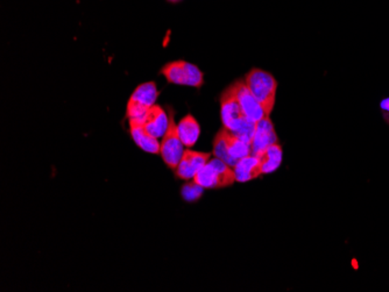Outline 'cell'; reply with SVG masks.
Here are the masks:
<instances>
[{
	"instance_id": "6da1fadb",
	"label": "cell",
	"mask_w": 389,
	"mask_h": 292,
	"mask_svg": "<svg viewBox=\"0 0 389 292\" xmlns=\"http://www.w3.org/2000/svg\"><path fill=\"white\" fill-rule=\"evenodd\" d=\"M221 119L225 128L251 145L257 123L246 117L231 85L221 93Z\"/></svg>"
},
{
	"instance_id": "7a4b0ae2",
	"label": "cell",
	"mask_w": 389,
	"mask_h": 292,
	"mask_svg": "<svg viewBox=\"0 0 389 292\" xmlns=\"http://www.w3.org/2000/svg\"><path fill=\"white\" fill-rule=\"evenodd\" d=\"M245 83L254 95L255 98L261 104L266 116L271 117L273 109L275 106L276 90L278 82L272 74L265 70L254 68L245 77Z\"/></svg>"
},
{
	"instance_id": "3957f363",
	"label": "cell",
	"mask_w": 389,
	"mask_h": 292,
	"mask_svg": "<svg viewBox=\"0 0 389 292\" xmlns=\"http://www.w3.org/2000/svg\"><path fill=\"white\" fill-rule=\"evenodd\" d=\"M193 181L204 189H221L233 186L237 181L236 172L231 165H226L219 158H214L207 162L193 177Z\"/></svg>"
},
{
	"instance_id": "277c9868",
	"label": "cell",
	"mask_w": 389,
	"mask_h": 292,
	"mask_svg": "<svg viewBox=\"0 0 389 292\" xmlns=\"http://www.w3.org/2000/svg\"><path fill=\"white\" fill-rule=\"evenodd\" d=\"M160 74L165 76L170 84L193 86L200 89L204 84V74L198 67L186 61H175L162 67Z\"/></svg>"
},
{
	"instance_id": "5b68a950",
	"label": "cell",
	"mask_w": 389,
	"mask_h": 292,
	"mask_svg": "<svg viewBox=\"0 0 389 292\" xmlns=\"http://www.w3.org/2000/svg\"><path fill=\"white\" fill-rule=\"evenodd\" d=\"M167 110H168L169 124L162 139L160 154L165 165L169 169H172V172H175L184 153V148H183L184 145L179 139L177 125L175 124V118H174V111L170 107Z\"/></svg>"
},
{
	"instance_id": "8992f818",
	"label": "cell",
	"mask_w": 389,
	"mask_h": 292,
	"mask_svg": "<svg viewBox=\"0 0 389 292\" xmlns=\"http://www.w3.org/2000/svg\"><path fill=\"white\" fill-rule=\"evenodd\" d=\"M233 89L234 95L237 97L239 103H240L243 110H244L246 117L250 120L259 123V121L267 117L265 111L262 109L261 104L259 103V100L255 98L254 95L251 92V90L248 89V86L245 83V79H238L231 84Z\"/></svg>"
},
{
	"instance_id": "52a82bcc",
	"label": "cell",
	"mask_w": 389,
	"mask_h": 292,
	"mask_svg": "<svg viewBox=\"0 0 389 292\" xmlns=\"http://www.w3.org/2000/svg\"><path fill=\"white\" fill-rule=\"evenodd\" d=\"M212 153L184 149L182 158L176 168L175 176L183 181H189L196 176L197 172L210 161Z\"/></svg>"
},
{
	"instance_id": "ba28073f",
	"label": "cell",
	"mask_w": 389,
	"mask_h": 292,
	"mask_svg": "<svg viewBox=\"0 0 389 292\" xmlns=\"http://www.w3.org/2000/svg\"><path fill=\"white\" fill-rule=\"evenodd\" d=\"M275 144H279V138L276 135L275 128H274L271 118L265 117L257 123L254 137H253L251 144L252 155L269 147V146L275 145Z\"/></svg>"
},
{
	"instance_id": "9c48e42d",
	"label": "cell",
	"mask_w": 389,
	"mask_h": 292,
	"mask_svg": "<svg viewBox=\"0 0 389 292\" xmlns=\"http://www.w3.org/2000/svg\"><path fill=\"white\" fill-rule=\"evenodd\" d=\"M168 113H165V111L161 106H158L156 104L152 107H149V112L146 114L145 121H144V126L149 134L156 139L161 138L165 135V131L168 128Z\"/></svg>"
},
{
	"instance_id": "30bf717a",
	"label": "cell",
	"mask_w": 389,
	"mask_h": 292,
	"mask_svg": "<svg viewBox=\"0 0 389 292\" xmlns=\"http://www.w3.org/2000/svg\"><path fill=\"white\" fill-rule=\"evenodd\" d=\"M130 123V132H131L132 139L135 142V145L142 148V151L151 154H160V147L161 144L158 139L149 134L146 131L145 126L138 121L128 120Z\"/></svg>"
},
{
	"instance_id": "8fae6325",
	"label": "cell",
	"mask_w": 389,
	"mask_h": 292,
	"mask_svg": "<svg viewBox=\"0 0 389 292\" xmlns=\"http://www.w3.org/2000/svg\"><path fill=\"white\" fill-rule=\"evenodd\" d=\"M253 155L258 158L262 174H271V172H275L282 163V147L279 144L269 146Z\"/></svg>"
},
{
	"instance_id": "7c38bea8",
	"label": "cell",
	"mask_w": 389,
	"mask_h": 292,
	"mask_svg": "<svg viewBox=\"0 0 389 292\" xmlns=\"http://www.w3.org/2000/svg\"><path fill=\"white\" fill-rule=\"evenodd\" d=\"M233 169L238 182H248L264 175L258 158H255L254 155L241 158L240 161L234 165Z\"/></svg>"
},
{
	"instance_id": "4fadbf2b",
	"label": "cell",
	"mask_w": 389,
	"mask_h": 292,
	"mask_svg": "<svg viewBox=\"0 0 389 292\" xmlns=\"http://www.w3.org/2000/svg\"><path fill=\"white\" fill-rule=\"evenodd\" d=\"M177 132L183 145L188 148L193 147L200 138V124L191 114H188L177 124Z\"/></svg>"
},
{
	"instance_id": "5bb4252c",
	"label": "cell",
	"mask_w": 389,
	"mask_h": 292,
	"mask_svg": "<svg viewBox=\"0 0 389 292\" xmlns=\"http://www.w3.org/2000/svg\"><path fill=\"white\" fill-rule=\"evenodd\" d=\"M223 131H224L226 151L230 155V158H233L234 161L238 163L241 158L252 155V147L248 142L238 138L237 135H234L233 133L228 131V128L223 127Z\"/></svg>"
},
{
	"instance_id": "9a60e30c",
	"label": "cell",
	"mask_w": 389,
	"mask_h": 292,
	"mask_svg": "<svg viewBox=\"0 0 389 292\" xmlns=\"http://www.w3.org/2000/svg\"><path fill=\"white\" fill-rule=\"evenodd\" d=\"M158 97V91L156 89V83L149 82L139 85L128 100L149 109L153 105H156Z\"/></svg>"
},
{
	"instance_id": "2e32d148",
	"label": "cell",
	"mask_w": 389,
	"mask_h": 292,
	"mask_svg": "<svg viewBox=\"0 0 389 292\" xmlns=\"http://www.w3.org/2000/svg\"><path fill=\"white\" fill-rule=\"evenodd\" d=\"M214 158H219L221 161L225 162L226 165H231L234 168V165H237V162L234 161L233 158H230V155L226 151L225 147L224 131L223 128L219 130L217 135L214 137V151H212Z\"/></svg>"
},
{
	"instance_id": "e0dca14e",
	"label": "cell",
	"mask_w": 389,
	"mask_h": 292,
	"mask_svg": "<svg viewBox=\"0 0 389 292\" xmlns=\"http://www.w3.org/2000/svg\"><path fill=\"white\" fill-rule=\"evenodd\" d=\"M204 190L205 189L203 186H200V184H197L195 181H193V182L186 183L182 186L181 195H182V198L186 202L193 203V202H197L200 197L203 196Z\"/></svg>"
},
{
	"instance_id": "ac0fdd59",
	"label": "cell",
	"mask_w": 389,
	"mask_h": 292,
	"mask_svg": "<svg viewBox=\"0 0 389 292\" xmlns=\"http://www.w3.org/2000/svg\"><path fill=\"white\" fill-rule=\"evenodd\" d=\"M380 109L383 111V119H385L387 124L389 125V98L383 99V102L380 103Z\"/></svg>"
}]
</instances>
